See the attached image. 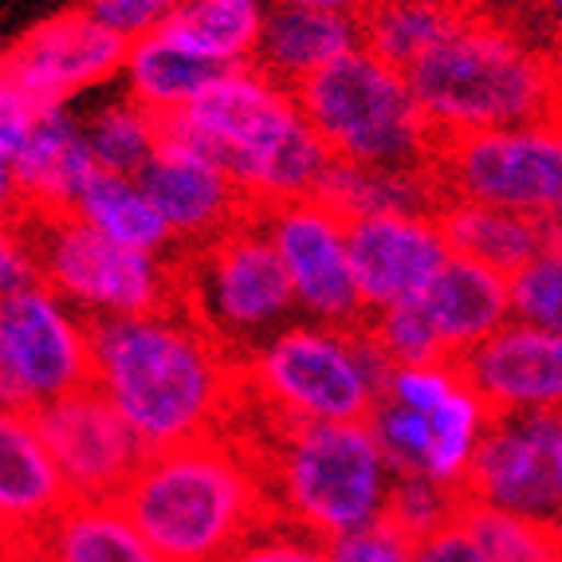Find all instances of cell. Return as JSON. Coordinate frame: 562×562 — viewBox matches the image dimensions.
Listing matches in <instances>:
<instances>
[{
	"mask_svg": "<svg viewBox=\"0 0 562 562\" xmlns=\"http://www.w3.org/2000/svg\"><path fill=\"white\" fill-rule=\"evenodd\" d=\"M91 385L146 452L213 437L240 405V358L181 307L91 323Z\"/></svg>",
	"mask_w": 562,
	"mask_h": 562,
	"instance_id": "cell-1",
	"label": "cell"
},
{
	"mask_svg": "<svg viewBox=\"0 0 562 562\" xmlns=\"http://www.w3.org/2000/svg\"><path fill=\"white\" fill-rule=\"evenodd\" d=\"M119 507L161 562H225L276 519L260 469L233 432L146 452Z\"/></svg>",
	"mask_w": 562,
	"mask_h": 562,
	"instance_id": "cell-2",
	"label": "cell"
},
{
	"mask_svg": "<svg viewBox=\"0 0 562 562\" xmlns=\"http://www.w3.org/2000/svg\"><path fill=\"white\" fill-rule=\"evenodd\" d=\"M221 432H233L256 460L280 524L330 543L382 519L394 472L366 422L280 425L240 402Z\"/></svg>",
	"mask_w": 562,
	"mask_h": 562,
	"instance_id": "cell-3",
	"label": "cell"
},
{
	"mask_svg": "<svg viewBox=\"0 0 562 562\" xmlns=\"http://www.w3.org/2000/svg\"><path fill=\"white\" fill-rule=\"evenodd\" d=\"M161 138L213 158L252 209L311 198L330 166L291 91L256 67L221 71L186 111L161 119Z\"/></svg>",
	"mask_w": 562,
	"mask_h": 562,
	"instance_id": "cell-4",
	"label": "cell"
},
{
	"mask_svg": "<svg viewBox=\"0 0 562 562\" xmlns=\"http://www.w3.org/2000/svg\"><path fill=\"white\" fill-rule=\"evenodd\" d=\"M432 138L504 131L554 119L551 56L472 0L437 44L405 71Z\"/></svg>",
	"mask_w": 562,
	"mask_h": 562,
	"instance_id": "cell-5",
	"label": "cell"
},
{
	"mask_svg": "<svg viewBox=\"0 0 562 562\" xmlns=\"http://www.w3.org/2000/svg\"><path fill=\"white\" fill-rule=\"evenodd\" d=\"M390 366L358 327L288 323L240 358V402L280 425L370 422Z\"/></svg>",
	"mask_w": 562,
	"mask_h": 562,
	"instance_id": "cell-6",
	"label": "cell"
},
{
	"mask_svg": "<svg viewBox=\"0 0 562 562\" xmlns=\"http://www.w3.org/2000/svg\"><path fill=\"white\" fill-rule=\"evenodd\" d=\"M330 161L374 169H422L432 131L402 71L355 47L291 91Z\"/></svg>",
	"mask_w": 562,
	"mask_h": 562,
	"instance_id": "cell-7",
	"label": "cell"
},
{
	"mask_svg": "<svg viewBox=\"0 0 562 562\" xmlns=\"http://www.w3.org/2000/svg\"><path fill=\"white\" fill-rule=\"evenodd\" d=\"M169 260L178 276V307L233 358H248L300 311L256 213L205 244L173 248Z\"/></svg>",
	"mask_w": 562,
	"mask_h": 562,
	"instance_id": "cell-8",
	"label": "cell"
},
{
	"mask_svg": "<svg viewBox=\"0 0 562 562\" xmlns=\"http://www.w3.org/2000/svg\"><path fill=\"white\" fill-rule=\"evenodd\" d=\"M32 248V268L83 319H131L178 307V276L169 256L131 252L99 236L76 213L20 221Z\"/></svg>",
	"mask_w": 562,
	"mask_h": 562,
	"instance_id": "cell-9",
	"label": "cell"
},
{
	"mask_svg": "<svg viewBox=\"0 0 562 562\" xmlns=\"http://www.w3.org/2000/svg\"><path fill=\"white\" fill-rule=\"evenodd\" d=\"M425 169L441 205L472 201L551 221L562 213V114L504 131L432 138Z\"/></svg>",
	"mask_w": 562,
	"mask_h": 562,
	"instance_id": "cell-10",
	"label": "cell"
},
{
	"mask_svg": "<svg viewBox=\"0 0 562 562\" xmlns=\"http://www.w3.org/2000/svg\"><path fill=\"white\" fill-rule=\"evenodd\" d=\"M91 385V319L40 280L0 295V405L36 413Z\"/></svg>",
	"mask_w": 562,
	"mask_h": 562,
	"instance_id": "cell-11",
	"label": "cell"
},
{
	"mask_svg": "<svg viewBox=\"0 0 562 562\" xmlns=\"http://www.w3.org/2000/svg\"><path fill=\"white\" fill-rule=\"evenodd\" d=\"M464 499L535 524H562V413L492 417L464 480Z\"/></svg>",
	"mask_w": 562,
	"mask_h": 562,
	"instance_id": "cell-12",
	"label": "cell"
},
{
	"mask_svg": "<svg viewBox=\"0 0 562 562\" xmlns=\"http://www.w3.org/2000/svg\"><path fill=\"white\" fill-rule=\"evenodd\" d=\"M288 272L295 307L323 327H358L366 319L347 248V221L319 198L256 209Z\"/></svg>",
	"mask_w": 562,
	"mask_h": 562,
	"instance_id": "cell-13",
	"label": "cell"
},
{
	"mask_svg": "<svg viewBox=\"0 0 562 562\" xmlns=\"http://www.w3.org/2000/svg\"><path fill=\"white\" fill-rule=\"evenodd\" d=\"M122 59H126V40L103 29L87 9H67L12 40L0 52V71L40 111H47L119 79Z\"/></svg>",
	"mask_w": 562,
	"mask_h": 562,
	"instance_id": "cell-14",
	"label": "cell"
},
{
	"mask_svg": "<svg viewBox=\"0 0 562 562\" xmlns=\"http://www.w3.org/2000/svg\"><path fill=\"white\" fill-rule=\"evenodd\" d=\"M36 429L71 499H119L146 460L138 437L94 385L36 409Z\"/></svg>",
	"mask_w": 562,
	"mask_h": 562,
	"instance_id": "cell-15",
	"label": "cell"
},
{
	"mask_svg": "<svg viewBox=\"0 0 562 562\" xmlns=\"http://www.w3.org/2000/svg\"><path fill=\"white\" fill-rule=\"evenodd\" d=\"M347 248L366 315L422 295L449 263L437 213H382L347 221Z\"/></svg>",
	"mask_w": 562,
	"mask_h": 562,
	"instance_id": "cell-16",
	"label": "cell"
},
{
	"mask_svg": "<svg viewBox=\"0 0 562 562\" xmlns=\"http://www.w3.org/2000/svg\"><path fill=\"white\" fill-rule=\"evenodd\" d=\"M457 370L492 417L562 413L559 330H539L512 319L464 358H457Z\"/></svg>",
	"mask_w": 562,
	"mask_h": 562,
	"instance_id": "cell-17",
	"label": "cell"
},
{
	"mask_svg": "<svg viewBox=\"0 0 562 562\" xmlns=\"http://www.w3.org/2000/svg\"><path fill=\"white\" fill-rule=\"evenodd\" d=\"M138 186L166 221L173 248L205 244L256 213L252 201L244 198L213 158L169 138H161L150 166L138 173Z\"/></svg>",
	"mask_w": 562,
	"mask_h": 562,
	"instance_id": "cell-18",
	"label": "cell"
},
{
	"mask_svg": "<svg viewBox=\"0 0 562 562\" xmlns=\"http://www.w3.org/2000/svg\"><path fill=\"white\" fill-rule=\"evenodd\" d=\"M94 173H99V166H94L91 146L83 138V119H76L71 106L40 111L16 161H12L24 221L71 213Z\"/></svg>",
	"mask_w": 562,
	"mask_h": 562,
	"instance_id": "cell-19",
	"label": "cell"
},
{
	"mask_svg": "<svg viewBox=\"0 0 562 562\" xmlns=\"http://www.w3.org/2000/svg\"><path fill=\"white\" fill-rule=\"evenodd\" d=\"M71 504L52 452L36 429V413L0 405V516L9 524V551Z\"/></svg>",
	"mask_w": 562,
	"mask_h": 562,
	"instance_id": "cell-20",
	"label": "cell"
},
{
	"mask_svg": "<svg viewBox=\"0 0 562 562\" xmlns=\"http://www.w3.org/2000/svg\"><path fill=\"white\" fill-rule=\"evenodd\" d=\"M413 303L422 307L445 362L464 358L487 335L512 323L507 276L492 272L484 263L460 260V256H449V263L429 280V288L413 295Z\"/></svg>",
	"mask_w": 562,
	"mask_h": 562,
	"instance_id": "cell-21",
	"label": "cell"
},
{
	"mask_svg": "<svg viewBox=\"0 0 562 562\" xmlns=\"http://www.w3.org/2000/svg\"><path fill=\"white\" fill-rule=\"evenodd\" d=\"M362 47V32H358V16H342V12H323V9H303V4H288L276 0L268 16H263L260 44H256L252 67L263 79H272L283 91H295L307 83L311 76H319L323 67L342 59L347 52Z\"/></svg>",
	"mask_w": 562,
	"mask_h": 562,
	"instance_id": "cell-22",
	"label": "cell"
},
{
	"mask_svg": "<svg viewBox=\"0 0 562 562\" xmlns=\"http://www.w3.org/2000/svg\"><path fill=\"white\" fill-rule=\"evenodd\" d=\"M12 554L29 562H161L119 499H71Z\"/></svg>",
	"mask_w": 562,
	"mask_h": 562,
	"instance_id": "cell-23",
	"label": "cell"
},
{
	"mask_svg": "<svg viewBox=\"0 0 562 562\" xmlns=\"http://www.w3.org/2000/svg\"><path fill=\"white\" fill-rule=\"evenodd\" d=\"M216 76H221V67L198 59L193 52L173 44L158 29L150 36L126 44V59H122L119 79L126 87L131 103H138L142 111H150L154 119H169V114L186 111Z\"/></svg>",
	"mask_w": 562,
	"mask_h": 562,
	"instance_id": "cell-24",
	"label": "cell"
},
{
	"mask_svg": "<svg viewBox=\"0 0 562 562\" xmlns=\"http://www.w3.org/2000/svg\"><path fill=\"white\" fill-rule=\"evenodd\" d=\"M437 221H441L445 244H449L452 256L484 263V268H492L499 276H512L531 256H539L547 248L543 221L507 213V209L472 205V201H445L437 209Z\"/></svg>",
	"mask_w": 562,
	"mask_h": 562,
	"instance_id": "cell-25",
	"label": "cell"
},
{
	"mask_svg": "<svg viewBox=\"0 0 562 562\" xmlns=\"http://www.w3.org/2000/svg\"><path fill=\"white\" fill-rule=\"evenodd\" d=\"M311 198H319L327 209H335L342 221L382 216V213H437L441 209V193H437L425 166L374 169V166L330 161Z\"/></svg>",
	"mask_w": 562,
	"mask_h": 562,
	"instance_id": "cell-26",
	"label": "cell"
},
{
	"mask_svg": "<svg viewBox=\"0 0 562 562\" xmlns=\"http://www.w3.org/2000/svg\"><path fill=\"white\" fill-rule=\"evenodd\" d=\"M263 16V0H186L161 32L205 64L233 71L252 67Z\"/></svg>",
	"mask_w": 562,
	"mask_h": 562,
	"instance_id": "cell-27",
	"label": "cell"
},
{
	"mask_svg": "<svg viewBox=\"0 0 562 562\" xmlns=\"http://www.w3.org/2000/svg\"><path fill=\"white\" fill-rule=\"evenodd\" d=\"M71 213L91 225L99 236L131 248V252L146 256H169L173 252V236H169L166 221L158 216L154 201L146 198V189L138 178H119V173H94L87 189L79 193Z\"/></svg>",
	"mask_w": 562,
	"mask_h": 562,
	"instance_id": "cell-28",
	"label": "cell"
},
{
	"mask_svg": "<svg viewBox=\"0 0 562 562\" xmlns=\"http://www.w3.org/2000/svg\"><path fill=\"white\" fill-rule=\"evenodd\" d=\"M460 12L464 9H425V4H402V0H374L358 16V32H362V47L370 56L405 76L452 29V20Z\"/></svg>",
	"mask_w": 562,
	"mask_h": 562,
	"instance_id": "cell-29",
	"label": "cell"
},
{
	"mask_svg": "<svg viewBox=\"0 0 562 562\" xmlns=\"http://www.w3.org/2000/svg\"><path fill=\"white\" fill-rule=\"evenodd\" d=\"M83 138L91 146V158L99 173H119V178H138L150 166L161 146V119L142 111L126 94L106 99L83 119Z\"/></svg>",
	"mask_w": 562,
	"mask_h": 562,
	"instance_id": "cell-30",
	"label": "cell"
},
{
	"mask_svg": "<svg viewBox=\"0 0 562 562\" xmlns=\"http://www.w3.org/2000/svg\"><path fill=\"white\" fill-rule=\"evenodd\" d=\"M487 422H492L487 405L460 378L457 390L429 413V457H425L422 476L464 492V480L472 472V460H476V449L484 441Z\"/></svg>",
	"mask_w": 562,
	"mask_h": 562,
	"instance_id": "cell-31",
	"label": "cell"
},
{
	"mask_svg": "<svg viewBox=\"0 0 562 562\" xmlns=\"http://www.w3.org/2000/svg\"><path fill=\"white\" fill-rule=\"evenodd\" d=\"M457 524L469 531L484 562H559V527L496 512L472 499L460 504Z\"/></svg>",
	"mask_w": 562,
	"mask_h": 562,
	"instance_id": "cell-32",
	"label": "cell"
},
{
	"mask_svg": "<svg viewBox=\"0 0 562 562\" xmlns=\"http://www.w3.org/2000/svg\"><path fill=\"white\" fill-rule=\"evenodd\" d=\"M460 504H464V492L437 484V480L422 476V472H405V476H394V484H390L382 519L390 527H397L409 543H417L425 535L457 524Z\"/></svg>",
	"mask_w": 562,
	"mask_h": 562,
	"instance_id": "cell-33",
	"label": "cell"
},
{
	"mask_svg": "<svg viewBox=\"0 0 562 562\" xmlns=\"http://www.w3.org/2000/svg\"><path fill=\"white\" fill-rule=\"evenodd\" d=\"M507 303L516 323L562 335V252L543 248L507 276Z\"/></svg>",
	"mask_w": 562,
	"mask_h": 562,
	"instance_id": "cell-34",
	"label": "cell"
},
{
	"mask_svg": "<svg viewBox=\"0 0 562 562\" xmlns=\"http://www.w3.org/2000/svg\"><path fill=\"white\" fill-rule=\"evenodd\" d=\"M36 114L40 106L0 71V221H24L16 178H12V161H16L20 146L29 138Z\"/></svg>",
	"mask_w": 562,
	"mask_h": 562,
	"instance_id": "cell-35",
	"label": "cell"
},
{
	"mask_svg": "<svg viewBox=\"0 0 562 562\" xmlns=\"http://www.w3.org/2000/svg\"><path fill=\"white\" fill-rule=\"evenodd\" d=\"M460 385L457 362H425V366H394L385 374L382 397L385 402H397L413 413H425L429 417L445 397Z\"/></svg>",
	"mask_w": 562,
	"mask_h": 562,
	"instance_id": "cell-36",
	"label": "cell"
},
{
	"mask_svg": "<svg viewBox=\"0 0 562 562\" xmlns=\"http://www.w3.org/2000/svg\"><path fill=\"white\" fill-rule=\"evenodd\" d=\"M476 4L531 47H539L543 56L562 44V0H476Z\"/></svg>",
	"mask_w": 562,
	"mask_h": 562,
	"instance_id": "cell-37",
	"label": "cell"
},
{
	"mask_svg": "<svg viewBox=\"0 0 562 562\" xmlns=\"http://www.w3.org/2000/svg\"><path fill=\"white\" fill-rule=\"evenodd\" d=\"M225 562H330V559L323 539L272 519V524H263L260 531L248 535Z\"/></svg>",
	"mask_w": 562,
	"mask_h": 562,
	"instance_id": "cell-38",
	"label": "cell"
},
{
	"mask_svg": "<svg viewBox=\"0 0 562 562\" xmlns=\"http://www.w3.org/2000/svg\"><path fill=\"white\" fill-rule=\"evenodd\" d=\"M186 0H87L83 9L91 12L103 29H111L119 40H142L150 32L166 29L169 16L181 9Z\"/></svg>",
	"mask_w": 562,
	"mask_h": 562,
	"instance_id": "cell-39",
	"label": "cell"
},
{
	"mask_svg": "<svg viewBox=\"0 0 562 562\" xmlns=\"http://www.w3.org/2000/svg\"><path fill=\"white\" fill-rule=\"evenodd\" d=\"M330 562H413V543L385 519L347 531L327 543Z\"/></svg>",
	"mask_w": 562,
	"mask_h": 562,
	"instance_id": "cell-40",
	"label": "cell"
},
{
	"mask_svg": "<svg viewBox=\"0 0 562 562\" xmlns=\"http://www.w3.org/2000/svg\"><path fill=\"white\" fill-rule=\"evenodd\" d=\"M29 280H36L32 268V248L24 225L20 221H0V295L24 288Z\"/></svg>",
	"mask_w": 562,
	"mask_h": 562,
	"instance_id": "cell-41",
	"label": "cell"
},
{
	"mask_svg": "<svg viewBox=\"0 0 562 562\" xmlns=\"http://www.w3.org/2000/svg\"><path fill=\"white\" fill-rule=\"evenodd\" d=\"M413 562H484V554L476 551L464 527L449 524L413 543Z\"/></svg>",
	"mask_w": 562,
	"mask_h": 562,
	"instance_id": "cell-42",
	"label": "cell"
},
{
	"mask_svg": "<svg viewBox=\"0 0 562 562\" xmlns=\"http://www.w3.org/2000/svg\"><path fill=\"white\" fill-rule=\"evenodd\" d=\"M288 4H303V9H323V12H342V16H362L374 0H288Z\"/></svg>",
	"mask_w": 562,
	"mask_h": 562,
	"instance_id": "cell-43",
	"label": "cell"
},
{
	"mask_svg": "<svg viewBox=\"0 0 562 562\" xmlns=\"http://www.w3.org/2000/svg\"><path fill=\"white\" fill-rule=\"evenodd\" d=\"M543 244L554 248V252H562V213L551 216V221H543Z\"/></svg>",
	"mask_w": 562,
	"mask_h": 562,
	"instance_id": "cell-44",
	"label": "cell"
},
{
	"mask_svg": "<svg viewBox=\"0 0 562 562\" xmlns=\"http://www.w3.org/2000/svg\"><path fill=\"white\" fill-rule=\"evenodd\" d=\"M551 76H554V94H559V114H562V44L551 52Z\"/></svg>",
	"mask_w": 562,
	"mask_h": 562,
	"instance_id": "cell-45",
	"label": "cell"
},
{
	"mask_svg": "<svg viewBox=\"0 0 562 562\" xmlns=\"http://www.w3.org/2000/svg\"><path fill=\"white\" fill-rule=\"evenodd\" d=\"M402 4H425V9H469L472 0H402Z\"/></svg>",
	"mask_w": 562,
	"mask_h": 562,
	"instance_id": "cell-46",
	"label": "cell"
},
{
	"mask_svg": "<svg viewBox=\"0 0 562 562\" xmlns=\"http://www.w3.org/2000/svg\"><path fill=\"white\" fill-rule=\"evenodd\" d=\"M9 554H12V551H9V543L0 539V562H9Z\"/></svg>",
	"mask_w": 562,
	"mask_h": 562,
	"instance_id": "cell-47",
	"label": "cell"
},
{
	"mask_svg": "<svg viewBox=\"0 0 562 562\" xmlns=\"http://www.w3.org/2000/svg\"><path fill=\"white\" fill-rule=\"evenodd\" d=\"M0 539L9 543V524H4V516H0Z\"/></svg>",
	"mask_w": 562,
	"mask_h": 562,
	"instance_id": "cell-48",
	"label": "cell"
},
{
	"mask_svg": "<svg viewBox=\"0 0 562 562\" xmlns=\"http://www.w3.org/2000/svg\"><path fill=\"white\" fill-rule=\"evenodd\" d=\"M559 562H562V527H559Z\"/></svg>",
	"mask_w": 562,
	"mask_h": 562,
	"instance_id": "cell-49",
	"label": "cell"
},
{
	"mask_svg": "<svg viewBox=\"0 0 562 562\" xmlns=\"http://www.w3.org/2000/svg\"><path fill=\"white\" fill-rule=\"evenodd\" d=\"M9 562H29V559H20V554H9Z\"/></svg>",
	"mask_w": 562,
	"mask_h": 562,
	"instance_id": "cell-50",
	"label": "cell"
}]
</instances>
